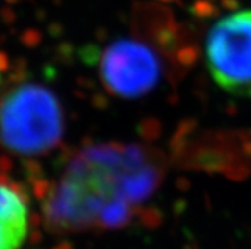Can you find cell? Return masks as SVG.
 Returning <instances> with one entry per match:
<instances>
[{"mask_svg": "<svg viewBox=\"0 0 251 249\" xmlns=\"http://www.w3.org/2000/svg\"><path fill=\"white\" fill-rule=\"evenodd\" d=\"M159 156L139 144L101 143L66 162L44 203L57 233L118 230L153 195L163 179Z\"/></svg>", "mask_w": 251, "mask_h": 249, "instance_id": "cell-1", "label": "cell"}, {"mask_svg": "<svg viewBox=\"0 0 251 249\" xmlns=\"http://www.w3.org/2000/svg\"><path fill=\"white\" fill-rule=\"evenodd\" d=\"M65 128L54 92L36 83L14 87L0 99V144L18 155H42L54 149Z\"/></svg>", "mask_w": 251, "mask_h": 249, "instance_id": "cell-2", "label": "cell"}, {"mask_svg": "<svg viewBox=\"0 0 251 249\" xmlns=\"http://www.w3.org/2000/svg\"><path fill=\"white\" fill-rule=\"evenodd\" d=\"M206 66L227 93L251 99V9L221 17L204 44Z\"/></svg>", "mask_w": 251, "mask_h": 249, "instance_id": "cell-3", "label": "cell"}, {"mask_svg": "<svg viewBox=\"0 0 251 249\" xmlns=\"http://www.w3.org/2000/svg\"><path fill=\"white\" fill-rule=\"evenodd\" d=\"M100 69L110 92L128 99L145 96L163 77V65L158 54L145 42L129 38L108 45Z\"/></svg>", "mask_w": 251, "mask_h": 249, "instance_id": "cell-4", "label": "cell"}, {"mask_svg": "<svg viewBox=\"0 0 251 249\" xmlns=\"http://www.w3.org/2000/svg\"><path fill=\"white\" fill-rule=\"evenodd\" d=\"M30 230V207L21 188L0 177V249H21Z\"/></svg>", "mask_w": 251, "mask_h": 249, "instance_id": "cell-5", "label": "cell"}, {"mask_svg": "<svg viewBox=\"0 0 251 249\" xmlns=\"http://www.w3.org/2000/svg\"><path fill=\"white\" fill-rule=\"evenodd\" d=\"M5 71H6V59L2 53H0V86H2V83H3Z\"/></svg>", "mask_w": 251, "mask_h": 249, "instance_id": "cell-6", "label": "cell"}]
</instances>
